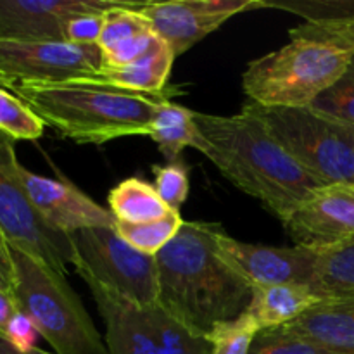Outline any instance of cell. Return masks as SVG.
Here are the masks:
<instances>
[{
  "instance_id": "1",
  "label": "cell",
  "mask_w": 354,
  "mask_h": 354,
  "mask_svg": "<svg viewBox=\"0 0 354 354\" xmlns=\"http://www.w3.org/2000/svg\"><path fill=\"white\" fill-rule=\"evenodd\" d=\"M194 123L192 147L282 223L315 190L324 187L245 109L234 116L194 113Z\"/></svg>"
},
{
  "instance_id": "2",
  "label": "cell",
  "mask_w": 354,
  "mask_h": 354,
  "mask_svg": "<svg viewBox=\"0 0 354 354\" xmlns=\"http://www.w3.org/2000/svg\"><path fill=\"white\" fill-rule=\"evenodd\" d=\"M218 223L185 221L156 256L159 301L175 320L209 337L214 327L249 310L254 290L216 252Z\"/></svg>"
},
{
  "instance_id": "3",
  "label": "cell",
  "mask_w": 354,
  "mask_h": 354,
  "mask_svg": "<svg viewBox=\"0 0 354 354\" xmlns=\"http://www.w3.org/2000/svg\"><path fill=\"white\" fill-rule=\"evenodd\" d=\"M45 124L78 144H106L147 135L158 111V95L130 92L92 78L12 86Z\"/></svg>"
},
{
  "instance_id": "4",
  "label": "cell",
  "mask_w": 354,
  "mask_h": 354,
  "mask_svg": "<svg viewBox=\"0 0 354 354\" xmlns=\"http://www.w3.org/2000/svg\"><path fill=\"white\" fill-rule=\"evenodd\" d=\"M14 297L55 354H109L85 304L66 275L12 248Z\"/></svg>"
},
{
  "instance_id": "5",
  "label": "cell",
  "mask_w": 354,
  "mask_h": 354,
  "mask_svg": "<svg viewBox=\"0 0 354 354\" xmlns=\"http://www.w3.org/2000/svg\"><path fill=\"white\" fill-rule=\"evenodd\" d=\"M353 54L330 45L290 38L279 50L248 64L242 88L265 107H311L348 68Z\"/></svg>"
},
{
  "instance_id": "6",
  "label": "cell",
  "mask_w": 354,
  "mask_h": 354,
  "mask_svg": "<svg viewBox=\"0 0 354 354\" xmlns=\"http://www.w3.org/2000/svg\"><path fill=\"white\" fill-rule=\"evenodd\" d=\"M242 109L258 118L290 158L324 185H354V128L313 107H265L249 100Z\"/></svg>"
},
{
  "instance_id": "7",
  "label": "cell",
  "mask_w": 354,
  "mask_h": 354,
  "mask_svg": "<svg viewBox=\"0 0 354 354\" xmlns=\"http://www.w3.org/2000/svg\"><path fill=\"white\" fill-rule=\"evenodd\" d=\"M69 239L71 265L85 283H97L137 306H158L156 256L128 245L114 227L85 228Z\"/></svg>"
},
{
  "instance_id": "8",
  "label": "cell",
  "mask_w": 354,
  "mask_h": 354,
  "mask_svg": "<svg viewBox=\"0 0 354 354\" xmlns=\"http://www.w3.org/2000/svg\"><path fill=\"white\" fill-rule=\"evenodd\" d=\"M21 166L16 142L0 131V230L10 248L28 252L66 275L71 263V239L52 230L38 216L21 182Z\"/></svg>"
},
{
  "instance_id": "9",
  "label": "cell",
  "mask_w": 354,
  "mask_h": 354,
  "mask_svg": "<svg viewBox=\"0 0 354 354\" xmlns=\"http://www.w3.org/2000/svg\"><path fill=\"white\" fill-rule=\"evenodd\" d=\"M100 69L102 52L97 45L0 38V83L7 88L90 78Z\"/></svg>"
},
{
  "instance_id": "10",
  "label": "cell",
  "mask_w": 354,
  "mask_h": 354,
  "mask_svg": "<svg viewBox=\"0 0 354 354\" xmlns=\"http://www.w3.org/2000/svg\"><path fill=\"white\" fill-rule=\"evenodd\" d=\"M254 9H266L265 0H165L145 2L140 12L180 57L235 14Z\"/></svg>"
},
{
  "instance_id": "11",
  "label": "cell",
  "mask_w": 354,
  "mask_h": 354,
  "mask_svg": "<svg viewBox=\"0 0 354 354\" xmlns=\"http://www.w3.org/2000/svg\"><path fill=\"white\" fill-rule=\"evenodd\" d=\"M216 252L252 290L282 283L310 286L318 258V251L297 245L273 248L237 241L223 228L216 235Z\"/></svg>"
},
{
  "instance_id": "12",
  "label": "cell",
  "mask_w": 354,
  "mask_h": 354,
  "mask_svg": "<svg viewBox=\"0 0 354 354\" xmlns=\"http://www.w3.org/2000/svg\"><path fill=\"white\" fill-rule=\"evenodd\" d=\"M297 248L325 251L354 239V185L337 183L315 190L283 221Z\"/></svg>"
},
{
  "instance_id": "13",
  "label": "cell",
  "mask_w": 354,
  "mask_h": 354,
  "mask_svg": "<svg viewBox=\"0 0 354 354\" xmlns=\"http://www.w3.org/2000/svg\"><path fill=\"white\" fill-rule=\"evenodd\" d=\"M21 182L38 216L66 237L85 228L116 227L109 207L97 204L69 180L48 178L21 166Z\"/></svg>"
},
{
  "instance_id": "14",
  "label": "cell",
  "mask_w": 354,
  "mask_h": 354,
  "mask_svg": "<svg viewBox=\"0 0 354 354\" xmlns=\"http://www.w3.org/2000/svg\"><path fill=\"white\" fill-rule=\"evenodd\" d=\"M127 0H0V38L66 41V24L76 16L106 12Z\"/></svg>"
},
{
  "instance_id": "15",
  "label": "cell",
  "mask_w": 354,
  "mask_h": 354,
  "mask_svg": "<svg viewBox=\"0 0 354 354\" xmlns=\"http://www.w3.org/2000/svg\"><path fill=\"white\" fill-rule=\"evenodd\" d=\"M106 327L109 354H162L149 318V308L137 306L111 290L86 283Z\"/></svg>"
},
{
  "instance_id": "16",
  "label": "cell",
  "mask_w": 354,
  "mask_h": 354,
  "mask_svg": "<svg viewBox=\"0 0 354 354\" xmlns=\"http://www.w3.org/2000/svg\"><path fill=\"white\" fill-rule=\"evenodd\" d=\"M286 328L334 354H354V296L320 299Z\"/></svg>"
},
{
  "instance_id": "17",
  "label": "cell",
  "mask_w": 354,
  "mask_h": 354,
  "mask_svg": "<svg viewBox=\"0 0 354 354\" xmlns=\"http://www.w3.org/2000/svg\"><path fill=\"white\" fill-rule=\"evenodd\" d=\"M175 59L171 47L158 37L147 54L142 55L133 64L121 69H100L90 78L130 92L159 95L168 83Z\"/></svg>"
},
{
  "instance_id": "18",
  "label": "cell",
  "mask_w": 354,
  "mask_h": 354,
  "mask_svg": "<svg viewBox=\"0 0 354 354\" xmlns=\"http://www.w3.org/2000/svg\"><path fill=\"white\" fill-rule=\"evenodd\" d=\"M320 297L310 286L282 283L254 290L249 313L256 318L261 330L286 327L306 313Z\"/></svg>"
},
{
  "instance_id": "19",
  "label": "cell",
  "mask_w": 354,
  "mask_h": 354,
  "mask_svg": "<svg viewBox=\"0 0 354 354\" xmlns=\"http://www.w3.org/2000/svg\"><path fill=\"white\" fill-rule=\"evenodd\" d=\"M107 206L116 221L124 223H145L173 213L158 196L154 185L137 176L118 183L107 196Z\"/></svg>"
},
{
  "instance_id": "20",
  "label": "cell",
  "mask_w": 354,
  "mask_h": 354,
  "mask_svg": "<svg viewBox=\"0 0 354 354\" xmlns=\"http://www.w3.org/2000/svg\"><path fill=\"white\" fill-rule=\"evenodd\" d=\"M194 113L180 104L161 99L154 114L149 137L156 142L161 154L168 162L178 161L187 147H192L196 140V123Z\"/></svg>"
},
{
  "instance_id": "21",
  "label": "cell",
  "mask_w": 354,
  "mask_h": 354,
  "mask_svg": "<svg viewBox=\"0 0 354 354\" xmlns=\"http://www.w3.org/2000/svg\"><path fill=\"white\" fill-rule=\"evenodd\" d=\"M310 287L320 299L354 296V239L318 251Z\"/></svg>"
},
{
  "instance_id": "22",
  "label": "cell",
  "mask_w": 354,
  "mask_h": 354,
  "mask_svg": "<svg viewBox=\"0 0 354 354\" xmlns=\"http://www.w3.org/2000/svg\"><path fill=\"white\" fill-rule=\"evenodd\" d=\"M185 223L182 214L173 211L158 220L145 221V223H124L116 221V232L120 237L137 251L149 256H158L180 232Z\"/></svg>"
},
{
  "instance_id": "23",
  "label": "cell",
  "mask_w": 354,
  "mask_h": 354,
  "mask_svg": "<svg viewBox=\"0 0 354 354\" xmlns=\"http://www.w3.org/2000/svg\"><path fill=\"white\" fill-rule=\"evenodd\" d=\"M149 318L162 354H213V344L206 335L190 330L162 308H149Z\"/></svg>"
},
{
  "instance_id": "24",
  "label": "cell",
  "mask_w": 354,
  "mask_h": 354,
  "mask_svg": "<svg viewBox=\"0 0 354 354\" xmlns=\"http://www.w3.org/2000/svg\"><path fill=\"white\" fill-rule=\"evenodd\" d=\"M145 2H135V0H127L121 6L113 7L107 12H104L102 33H100L97 47L100 52H106L130 38L138 37V35L151 33L152 24L144 14L140 12V7Z\"/></svg>"
},
{
  "instance_id": "25",
  "label": "cell",
  "mask_w": 354,
  "mask_h": 354,
  "mask_svg": "<svg viewBox=\"0 0 354 354\" xmlns=\"http://www.w3.org/2000/svg\"><path fill=\"white\" fill-rule=\"evenodd\" d=\"M44 130L45 121L19 97L0 86V131L14 142H35Z\"/></svg>"
},
{
  "instance_id": "26",
  "label": "cell",
  "mask_w": 354,
  "mask_h": 354,
  "mask_svg": "<svg viewBox=\"0 0 354 354\" xmlns=\"http://www.w3.org/2000/svg\"><path fill=\"white\" fill-rule=\"evenodd\" d=\"M317 113L354 128V54L341 78L313 102Z\"/></svg>"
},
{
  "instance_id": "27",
  "label": "cell",
  "mask_w": 354,
  "mask_h": 354,
  "mask_svg": "<svg viewBox=\"0 0 354 354\" xmlns=\"http://www.w3.org/2000/svg\"><path fill=\"white\" fill-rule=\"evenodd\" d=\"M266 9L303 16L304 23H330L354 17V0H265Z\"/></svg>"
},
{
  "instance_id": "28",
  "label": "cell",
  "mask_w": 354,
  "mask_h": 354,
  "mask_svg": "<svg viewBox=\"0 0 354 354\" xmlns=\"http://www.w3.org/2000/svg\"><path fill=\"white\" fill-rule=\"evenodd\" d=\"M259 330L258 322L248 310L235 320L214 327L207 339L213 344V354H249Z\"/></svg>"
},
{
  "instance_id": "29",
  "label": "cell",
  "mask_w": 354,
  "mask_h": 354,
  "mask_svg": "<svg viewBox=\"0 0 354 354\" xmlns=\"http://www.w3.org/2000/svg\"><path fill=\"white\" fill-rule=\"evenodd\" d=\"M249 354H334L317 342L294 334L289 328H268L259 330Z\"/></svg>"
},
{
  "instance_id": "30",
  "label": "cell",
  "mask_w": 354,
  "mask_h": 354,
  "mask_svg": "<svg viewBox=\"0 0 354 354\" xmlns=\"http://www.w3.org/2000/svg\"><path fill=\"white\" fill-rule=\"evenodd\" d=\"M290 38L318 41L354 54V17L330 23H303L289 31Z\"/></svg>"
},
{
  "instance_id": "31",
  "label": "cell",
  "mask_w": 354,
  "mask_h": 354,
  "mask_svg": "<svg viewBox=\"0 0 354 354\" xmlns=\"http://www.w3.org/2000/svg\"><path fill=\"white\" fill-rule=\"evenodd\" d=\"M152 173H154V189L158 196L169 209L180 213V207L189 197V168L183 162L175 161L168 165H156Z\"/></svg>"
},
{
  "instance_id": "32",
  "label": "cell",
  "mask_w": 354,
  "mask_h": 354,
  "mask_svg": "<svg viewBox=\"0 0 354 354\" xmlns=\"http://www.w3.org/2000/svg\"><path fill=\"white\" fill-rule=\"evenodd\" d=\"M156 38L158 35L151 31V33L138 35V37L130 38L116 47L102 52V69H121L133 64L142 55L147 54L149 48L154 45Z\"/></svg>"
},
{
  "instance_id": "33",
  "label": "cell",
  "mask_w": 354,
  "mask_h": 354,
  "mask_svg": "<svg viewBox=\"0 0 354 354\" xmlns=\"http://www.w3.org/2000/svg\"><path fill=\"white\" fill-rule=\"evenodd\" d=\"M107 12V10H106ZM104 12H92L76 16L66 24V41L75 45H97L102 33Z\"/></svg>"
},
{
  "instance_id": "34",
  "label": "cell",
  "mask_w": 354,
  "mask_h": 354,
  "mask_svg": "<svg viewBox=\"0 0 354 354\" xmlns=\"http://www.w3.org/2000/svg\"><path fill=\"white\" fill-rule=\"evenodd\" d=\"M0 334H2L10 344L16 346V348L23 353H30L31 349L37 348V341L38 337H40L33 322H31L21 310L10 318L7 327L3 328V332H0Z\"/></svg>"
},
{
  "instance_id": "35",
  "label": "cell",
  "mask_w": 354,
  "mask_h": 354,
  "mask_svg": "<svg viewBox=\"0 0 354 354\" xmlns=\"http://www.w3.org/2000/svg\"><path fill=\"white\" fill-rule=\"evenodd\" d=\"M14 282H16V272H14L12 248L3 232L0 230V289L12 292Z\"/></svg>"
},
{
  "instance_id": "36",
  "label": "cell",
  "mask_w": 354,
  "mask_h": 354,
  "mask_svg": "<svg viewBox=\"0 0 354 354\" xmlns=\"http://www.w3.org/2000/svg\"><path fill=\"white\" fill-rule=\"evenodd\" d=\"M17 311H19V306H17V301L16 297H14V294L0 289V332H3V328L7 327L10 318H12Z\"/></svg>"
},
{
  "instance_id": "37",
  "label": "cell",
  "mask_w": 354,
  "mask_h": 354,
  "mask_svg": "<svg viewBox=\"0 0 354 354\" xmlns=\"http://www.w3.org/2000/svg\"><path fill=\"white\" fill-rule=\"evenodd\" d=\"M0 354H30V353H23L16 348V346L10 344L2 334H0Z\"/></svg>"
},
{
  "instance_id": "38",
  "label": "cell",
  "mask_w": 354,
  "mask_h": 354,
  "mask_svg": "<svg viewBox=\"0 0 354 354\" xmlns=\"http://www.w3.org/2000/svg\"><path fill=\"white\" fill-rule=\"evenodd\" d=\"M30 354H55V353H47V351H44V349H40V348H35V349H31Z\"/></svg>"
}]
</instances>
